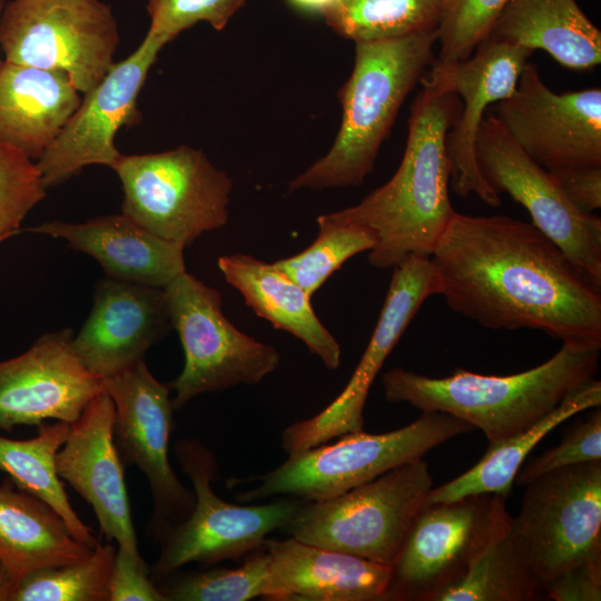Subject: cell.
Masks as SVG:
<instances>
[{
    "label": "cell",
    "instance_id": "6da1fadb",
    "mask_svg": "<svg viewBox=\"0 0 601 601\" xmlns=\"http://www.w3.org/2000/svg\"><path fill=\"white\" fill-rule=\"evenodd\" d=\"M431 259L453 312L490 329L601 348V288L533 224L455 211Z\"/></svg>",
    "mask_w": 601,
    "mask_h": 601
},
{
    "label": "cell",
    "instance_id": "7a4b0ae2",
    "mask_svg": "<svg viewBox=\"0 0 601 601\" xmlns=\"http://www.w3.org/2000/svg\"><path fill=\"white\" fill-rule=\"evenodd\" d=\"M408 118L402 161L392 178L358 204L331 213L376 237L368 260L391 268L411 255L431 257L455 210L449 195L446 136L459 109L456 95L422 83Z\"/></svg>",
    "mask_w": 601,
    "mask_h": 601
},
{
    "label": "cell",
    "instance_id": "3957f363",
    "mask_svg": "<svg viewBox=\"0 0 601 601\" xmlns=\"http://www.w3.org/2000/svg\"><path fill=\"white\" fill-rule=\"evenodd\" d=\"M599 352L562 344L540 365L504 376L457 370L430 377L395 367L383 374L382 383L388 402L451 414L481 430L489 444H496L529 428L595 378Z\"/></svg>",
    "mask_w": 601,
    "mask_h": 601
},
{
    "label": "cell",
    "instance_id": "277c9868",
    "mask_svg": "<svg viewBox=\"0 0 601 601\" xmlns=\"http://www.w3.org/2000/svg\"><path fill=\"white\" fill-rule=\"evenodd\" d=\"M436 42V29L355 42L353 70L338 92L339 130L328 152L288 184V193L364 183L401 106L433 61Z\"/></svg>",
    "mask_w": 601,
    "mask_h": 601
},
{
    "label": "cell",
    "instance_id": "5b68a950",
    "mask_svg": "<svg viewBox=\"0 0 601 601\" xmlns=\"http://www.w3.org/2000/svg\"><path fill=\"white\" fill-rule=\"evenodd\" d=\"M474 430L467 422L443 412H422L401 428L371 434L363 430L288 455L272 471L229 485L256 482L236 494L250 503L272 496L290 495L306 502L327 500L408 462L423 459L440 444Z\"/></svg>",
    "mask_w": 601,
    "mask_h": 601
},
{
    "label": "cell",
    "instance_id": "8992f818",
    "mask_svg": "<svg viewBox=\"0 0 601 601\" xmlns=\"http://www.w3.org/2000/svg\"><path fill=\"white\" fill-rule=\"evenodd\" d=\"M175 453L193 484L195 504L186 519L156 536L160 550L150 570L155 583L188 563L213 566L226 560L240 561L260 549L272 532L285 529L304 502L298 499L247 505L227 502L214 492L211 484L218 464L203 442L195 437L180 439Z\"/></svg>",
    "mask_w": 601,
    "mask_h": 601
},
{
    "label": "cell",
    "instance_id": "52a82bcc",
    "mask_svg": "<svg viewBox=\"0 0 601 601\" xmlns=\"http://www.w3.org/2000/svg\"><path fill=\"white\" fill-rule=\"evenodd\" d=\"M418 459L341 495L304 501L284 529L305 543L391 565L432 490Z\"/></svg>",
    "mask_w": 601,
    "mask_h": 601
},
{
    "label": "cell",
    "instance_id": "ba28073f",
    "mask_svg": "<svg viewBox=\"0 0 601 601\" xmlns=\"http://www.w3.org/2000/svg\"><path fill=\"white\" fill-rule=\"evenodd\" d=\"M112 169L124 190L121 213L161 238L187 247L228 221L233 181L200 149L121 155Z\"/></svg>",
    "mask_w": 601,
    "mask_h": 601
},
{
    "label": "cell",
    "instance_id": "9c48e42d",
    "mask_svg": "<svg viewBox=\"0 0 601 601\" xmlns=\"http://www.w3.org/2000/svg\"><path fill=\"white\" fill-rule=\"evenodd\" d=\"M164 292L185 356L180 374L168 383L175 391V410L200 394L258 384L278 367L280 355L274 346L240 332L227 319L217 289L184 272Z\"/></svg>",
    "mask_w": 601,
    "mask_h": 601
},
{
    "label": "cell",
    "instance_id": "30bf717a",
    "mask_svg": "<svg viewBox=\"0 0 601 601\" xmlns=\"http://www.w3.org/2000/svg\"><path fill=\"white\" fill-rule=\"evenodd\" d=\"M119 40L100 0H10L0 18L4 61L61 71L82 93L112 67Z\"/></svg>",
    "mask_w": 601,
    "mask_h": 601
},
{
    "label": "cell",
    "instance_id": "8fae6325",
    "mask_svg": "<svg viewBox=\"0 0 601 601\" xmlns=\"http://www.w3.org/2000/svg\"><path fill=\"white\" fill-rule=\"evenodd\" d=\"M513 530L539 582L601 563V460L560 469L525 485Z\"/></svg>",
    "mask_w": 601,
    "mask_h": 601
},
{
    "label": "cell",
    "instance_id": "7c38bea8",
    "mask_svg": "<svg viewBox=\"0 0 601 601\" xmlns=\"http://www.w3.org/2000/svg\"><path fill=\"white\" fill-rule=\"evenodd\" d=\"M482 176L497 194L522 205L595 287L601 288V219L577 208L550 171L535 162L494 117H484L475 145Z\"/></svg>",
    "mask_w": 601,
    "mask_h": 601
},
{
    "label": "cell",
    "instance_id": "4fadbf2b",
    "mask_svg": "<svg viewBox=\"0 0 601 601\" xmlns=\"http://www.w3.org/2000/svg\"><path fill=\"white\" fill-rule=\"evenodd\" d=\"M501 494L424 504L391 566L383 601H431L460 580L506 509Z\"/></svg>",
    "mask_w": 601,
    "mask_h": 601
},
{
    "label": "cell",
    "instance_id": "5bb4252c",
    "mask_svg": "<svg viewBox=\"0 0 601 601\" xmlns=\"http://www.w3.org/2000/svg\"><path fill=\"white\" fill-rule=\"evenodd\" d=\"M102 384L115 405L114 440L122 464L137 466L149 484V530L156 538L186 519L195 504L194 491L180 482L168 457L175 410L170 388L152 376L145 361Z\"/></svg>",
    "mask_w": 601,
    "mask_h": 601
},
{
    "label": "cell",
    "instance_id": "9a60e30c",
    "mask_svg": "<svg viewBox=\"0 0 601 601\" xmlns=\"http://www.w3.org/2000/svg\"><path fill=\"white\" fill-rule=\"evenodd\" d=\"M493 115L512 139L550 173L601 167V89L554 92L526 62L515 90Z\"/></svg>",
    "mask_w": 601,
    "mask_h": 601
},
{
    "label": "cell",
    "instance_id": "2e32d148",
    "mask_svg": "<svg viewBox=\"0 0 601 601\" xmlns=\"http://www.w3.org/2000/svg\"><path fill=\"white\" fill-rule=\"evenodd\" d=\"M167 42L146 33L136 50L115 62L102 80L85 93L62 130L36 161L43 186H58L91 165L114 168L122 155L117 131L141 119L137 101L147 75Z\"/></svg>",
    "mask_w": 601,
    "mask_h": 601
},
{
    "label": "cell",
    "instance_id": "e0dca14e",
    "mask_svg": "<svg viewBox=\"0 0 601 601\" xmlns=\"http://www.w3.org/2000/svg\"><path fill=\"white\" fill-rule=\"evenodd\" d=\"M439 290L431 257L411 255L394 266L378 321L352 377L324 410L283 431L282 449L287 455L363 430L364 407L376 375L422 304Z\"/></svg>",
    "mask_w": 601,
    "mask_h": 601
},
{
    "label": "cell",
    "instance_id": "ac0fdd59",
    "mask_svg": "<svg viewBox=\"0 0 601 601\" xmlns=\"http://www.w3.org/2000/svg\"><path fill=\"white\" fill-rule=\"evenodd\" d=\"M533 51L520 46L485 39L465 60L451 63L433 61L421 83L457 96L460 109L446 136L451 184L456 195H475L484 204L501 205L485 181L476 161V138L490 106L515 90L520 75Z\"/></svg>",
    "mask_w": 601,
    "mask_h": 601
},
{
    "label": "cell",
    "instance_id": "d6986e66",
    "mask_svg": "<svg viewBox=\"0 0 601 601\" xmlns=\"http://www.w3.org/2000/svg\"><path fill=\"white\" fill-rule=\"evenodd\" d=\"M70 328L40 336L26 352L0 362V430L72 423L105 391L72 351Z\"/></svg>",
    "mask_w": 601,
    "mask_h": 601
},
{
    "label": "cell",
    "instance_id": "ffe728a7",
    "mask_svg": "<svg viewBox=\"0 0 601 601\" xmlns=\"http://www.w3.org/2000/svg\"><path fill=\"white\" fill-rule=\"evenodd\" d=\"M115 405L106 391L70 423L56 457L59 476L92 508L101 533L144 561L131 519L124 464L114 440Z\"/></svg>",
    "mask_w": 601,
    "mask_h": 601
},
{
    "label": "cell",
    "instance_id": "44dd1931",
    "mask_svg": "<svg viewBox=\"0 0 601 601\" xmlns=\"http://www.w3.org/2000/svg\"><path fill=\"white\" fill-rule=\"evenodd\" d=\"M170 327L164 288L106 277L96 286L92 309L71 347L102 381L144 361Z\"/></svg>",
    "mask_w": 601,
    "mask_h": 601
},
{
    "label": "cell",
    "instance_id": "7402d4cb",
    "mask_svg": "<svg viewBox=\"0 0 601 601\" xmlns=\"http://www.w3.org/2000/svg\"><path fill=\"white\" fill-rule=\"evenodd\" d=\"M274 601H383L391 565L305 543L266 538Z\"/></svg>",
    "mask_w": 601,
    "mask_h": 601
},
{
    "label": "cell",
    "instance_id": "603a6c76",
    "mask_svg": "<svg viewBox=\"0 0 601 601\" xmlns=\"http://www.w3.org/2000/svg\"><path fill=\"white\" fill-rule=\"evenodd\" d=\"M28 230L63 239L95 258L110 278L165 288L186 272L183 245L148 231L122 213L76 224L46 221Z\"/></svg>",
    "mask_w": 601,
    "mask_h": 601
},
{
    "label": "cell",
    "instance_id": "cb8c5ba5",
    "mask_svg": "<svg viewBox=\"0 0 601 601\" xmlns=\"http://www.w3.org/2000/svg\"><path fill=\"white\" fill-rule=\"evenodd\" d=\"M81 102L69 77L4 61L0 66V139L38 160Z\"/></svg>",
    "mask_w": 601,
    "mask_h": 601
},
{
    "label": "cell",
    "instance_id": "d4e9b609",
    "mask_svg": "<svg viewBox=\"0 0 601 601\" xmlns=\"http://www.w3.org/2000/svg\"><path fill=\"white\" fill-rule=\"evenodd\" d=\"M217 265L255 314L300 339L328 370L339 366L341 346L314 313L311 296L274 263L231 254L220 256Z\"/></svg>",
    "mask_w": 601,
    "mask_h": 601
},
{
    "label": "cell",
    "instance_id": "484cf974",
    "mask_svg": "<svg viewBox=\"0 0 601 601\" xmlns=\"http://www.w3.org/2000/svg\"><path fill=\"white\" fill-rule=\"evenodd\" d=\"M486 39L543 50L568 69L601 62V31L575 0H510Z\"/></svg>",
    "mask_w": 601,
    "mask_h": 601
},
{
    "label": "cell",
    "instance_id": "4316f807",
    "mask_svg": "<svg viewBox=\"0 0 601 601\" xmlns=\"http://www.w3.org/2000/svg\"><path fill=\"white\" fill-rule=\"evenodd\" d=\"M93 549L77 541L49 504L6 476L0 484V560L17 583L24 575L89 558Z\"/></svg>",
    "mask_w": 601,
    "mask_h": 601
},
{
    "label": "cell",
    "instance_id": "83f0119b",
    "mask_svg": "<svg viewBox=\"0 0 601 601\" xmlns=\"http://www.w3.org/2000/svg\"><path fill=\"white\" fill-rule=\"evenodd\" d=\"M601 405V382L591 380L569 394L554 410L521 433L489 444L483 457L457 477L432 489L425 504L467 495L501 494L508 497L515 475L534 446L571 416Z\"/></svg>",
    "mask_w": 601,
    "mask_h": 601
},
{
    "label": "cell",
    "instance_id": "f1b7e54d",
    "mask_svg": "<svg viewBox=\"0 0 601 601\" xmlns=\"http://www.w3.org/2000/svg\"><path fill=\"white\" fill-rule=\"evenodd\" d=\"M541 589L505 509L465 574L431 601H531Z\"/></svg>",
    "mask_w": 601,
    "mask_h": 601
},
{
    "label": "cell",
    "instance_id": "f546056e",
    "mask_svg": "<svg viewBox=\"0 0 601 601\" xmlns=\"http://www.w3.org/2000/svg\"><path fill=\"white\" fill-rule=\"evenodd\" d=\"M37 427V435L29 440L0 436V472L19 489L55 509L72 536L95 549L98 541L73 510L56 466L57 453L69 435L70 423L43 422Z\"/></svg>",
    "mask_w": 601,
    "mask_h": 601
},
{
    "label": "cell",
    "instance_id": "4dcf8cb0",
    "mask_svg": "<svg viewBox=\"0 0 601 601\" xmlns=\"http://www.w3.org/2000/svg\"><path fill=\"white\" fill-rule=\"evenodd\" d=\"M444 0H341L326 23L356 41L402 37L437 28Z\"/></svg>",
    "mask_w": 601,
    "mask_h": 601
},
{
    "label": "cell",
    "instance_id": "1f68e13d",
    "mask_svg": "<svg viewBox=\"0 0 601 601\" xmlns=\"http://www.w3.org/2000/svg\"><path fill=\"white\" fill-rule=\"evenodd\" d=\"M317 225V237L306 249L274 263L309 296L346 260L370 252L376 243L371 229L338 220L331 214L318 216Z\"/></svg>",
    "mask_w": 601,
    "mask_h": 601
},
{
    "label": "cell",
    "instance_id": "d6a6232c",
    "mask_svg": "<svg viewBox=\"0 0 601 601\" xmlns=\"http://www.w3.org/2000/svg\"><path fill=\"white\" fill-rule=\"evenodd\" d=\"M167 601H247L268 599L272 580L268 553H248L237 568H214L188 572L159 582Z\"/></svg>",
    "mask_w": 601,
    "mask_h": 601
},
{
    "label": "cell",
    "instance_id": "836d02e7",
    "mask_svg": "<svg viewBox=\"0 0 601 601\" xmlns=\"http://www.w3.org/2000/svg\"><path fill=\"white\" fill-rule=\"evenodd\" d=\"M116 551L98 542L82 561L33 571L19 580L11 601H108Z\"/></svg>",
    "mask_w": 601,
    "mask_h": 601
},
{
    "label": "cell",
    "instance_id": "e575fe53",
    "mask_svg": "<svg viewBox=\"0 0 601 601\" xmlns=\"http://www.w3.org/2000/svg\"><path fill=\"white\" fill-rule=\"evenodd\" d=\"M510 0H444L436 28L440 53L435 61L465 60L490 35Z\"/></svg>",
    "mask_w": 601,
    "mask_h": 601
},
{
    "label": "cell",
    "instance_id": "d590c367",
    "mask_svg": "<svg viewBox=\"0 0 601 601\" xmlns=\"http://www.w3.org/2000/svg\"><path fill=\"white\" fill-rule=\"evenodd\" d=\"M45 197L36 162L0 139V238L17 235L28 213Z\"/></svg>",
    "mask_w": 601,
    "mask_h": 601
},
{
    "label": "cell",
    "instance_id": "8d00e7d4",
    "mask_svg": "<svg viewBox=\"0 0 601 601\" xmlns=\"http://www.w3.org/2000/svg\"><path fill=\"white\" fill-rule=\"evenodd\" d=\"M150 35L167 43L198 22L223 30L246 0H146Z\"/></svg>",
    "mask_w": 601,
    "mask_h": 601
},
{
    "label": "cell",
    "instance_id": "74e56055",
    "mask_svg": "<svg viewBox=\"0 0 601 601\" xmlns=\"http://www.w3.org/2000/svg\"><path fill=\"white\" fill-rule=\"evenodd\" d=\"M601 460V411L577 422L563 440L542 455L521 466L514 481L525 486L535 479L568 466Z\"/></svg>",
    "mask_w": 601,
    "mask_h": 601
},
{
    "label": "cell",
    "instance_id": "f35d334b",
    "mask_svg": "<svg viewBox=\"0 0 601 601\" xmlns=\"http://www.w3.org/2000/svg\"><path fill=\"white\" fill-rule=\"evenodd\" d=\"M145 561L118 548L108 581V601H167Z\"/></svg>",
    "mask_w": 601,
    "mask_h": 601
},
{
    "label": "cell",
    "instance_id": "ab89813d",
    "mask_svg": "<svg viewBox=\"0 0 601 601\" xmlns=\"http://www.w3.org/2000/svg\"><path fill=\"white\" fill-rule=\"evenodd\" d=\"M543 592L553 601H600L601 563H584L565 570L548 582Z\"/></svg>",
    "mask_w": 601,
    "mask_h": 601
},
{
    "label": "cell",
    "instance_id": "60d3db41",
    "mask_svg": "<svg viewBox=\"0 0 601 601\" xmlns=\"http://www.w3.org/2000/svg\"><path fill=\"white\" fill-rule=\"evenodd\" d=\"M571 203L587 214L601 207V167L551 173Z\"/></svg>",
    "mask_w": 601,
    "mask_h": 601
},
{
    "label": "cell",
    "instance_id": "b9f144b4",
    "mask_svg": "<svg viewBox=\"0 0 601 601\" xmlns=\"http://www.w3.org/2000/svg\"><path fill=\"white\" fill-rule=\"evenodd\" d=\"M341 0H287V2L298 11L318 14L328 18L337 8Z\"/></svg>",
    "mask_w": 601,
    "mask_h": 601
},
{
    "label": "cell",
    "instance_id": "7bdbcfd3",
    "mask_svg": "<svg viewBox=\"0 0 601 601\" xmlns=\"http://www.w3.org/2000/svg\"><path fill=\"white\" fill-rule=\"evenodd\" d=\"M16 585L17 580L8 566L0 560V601H11Z\"/></svg>",
    "mask_w": 601,
    "mask_h": 601
},
{
    "label": "cell",
    "instance_id": "ee69618b",
    "mask_svg": "<svg viewBox=\"0 0 601 601\" xmlns=\"http://www.w3.org/2000/svg\"><path fill=\"white\" fill-rule=\"evenodd\" d=\"M6 2H7V0H0V18H1L2 10H3L4 6H6ZM2 62H3V59L1 58V47H0V66H1Z\"/></svg>",
    "mask_w": 601,
    "mask_h": 601
},
{
    "label": "cell",
    "instance_id": "f6af8a7d",
    "mask_svg": "<svg viewBox=\"0 0 601 601\" xmlns=\"http://www.w3.org/2000/svg\"><path fill=\"white\" fill-rule=\"evenodd\" d=\"M2 240H4V239L0 238V243H1Z\"/></svg>",
    "mask_w": 601,
    "mask_h": 601
}]
</instances>
